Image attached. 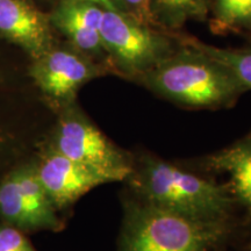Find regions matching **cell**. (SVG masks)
<instances>
[{"label":"cell","instance_id":"1","mask_svg":"<svg viewBox=\"0 0 251 251\" xmlns=\"http://www.w3.org/2000/svg\"><path fill=\"white\" fill-rule=\"evenodd\" d=\"M124 211L117 251H226L237 236L233 218H188L136 198Z\"/></svg>","mask_w":251,"mask_h":251},{"label":"cell","instance_id":"2","mask_svg":"<svg viewBox=\"0 0 251 251\" xmlns=\"http://www.w3.org/2000/svg\"><path fill=\"white\" fill-rule=\"evenodd\" d=\"M136 199L157 208L194 219H230L236 200L228 184H219L144 155L128 178Z\"/></svg>","mask_w":251,"mask_h":251},{"label":"cell","instance_id":"3","mask_svg":"<svg viewBox=\"0 0 251 251\" xmlns=\"http://www.w3.org/2000/svg\"><path fill=\"white\" fill-rule=\"evenodd\" d=\"M136 81L159 97L192 108L228 107L247 92L224 65L190 41Z\"/></svg>","mask_w":251,"mask_h":251},{"label":"cell","instance_id":"4","mask_svg":"<svg viewBox=\"0 0 251 251\" xmlns=\"http://www.w3.org/2000/svg\"><path fill=\"white\" fill-rule=\"evenodd\" d=\"M100 35L109 65L134 80L179 48L165 33L119 11H103Z\"/></svg>","mask_w":251,"mask_h":251},{"label":"cell","instance_id":"5","mask_svg":"<svg viewBox=\"0 0 251 251\" xmlns=\"http://www.w3.org/2000/svg\"><path fill=\"white\" fill-rule=\"evenodd\" d=\"M72 161L106 175L112 181L129 178L134 161L115 146L75 102L62 107L50 146Z\"/></svg>","mask_w":251,"mask_h":251},{"label":"cell","instance_id":"6","mask_svg":"<svg viewBox=\"0 0 251 251\" xmlns=\"http://www.w3.org/2000/svg\"><path fill=\"white\" fill-rule=\"evenodd\" d=\"M103 71L77 49L50 48L35 58L30 75L46 97L59 107L75 102L79 89Z\"/></svg>","mask_w":251,"mask_h":251},{"label":"cell","instance_id":"7","mask_svg":"<svg viewBox=\"0 0 251 251\" xmlns=\"http://www.w3.org/2000/svg\"><path fill=\"white\" fill-rule=\"evenodd\" d=\"M35 169L56 209L72 205L99 185L113 183L106 175L72 161L51 147L43 153Z\"/></svg>","mask_w":251,"mask_h":251},{"label":"cell","instance_id":"8","mask_svg":"<svg viewBox=\"0 0 251 251\" xmlns=\"http://www.w3.org/2000/svg\"><path fill=\"white\" fill-rule=\"evenodd\" d=\"M0 34L34 58L52 48L50 19L25 0H0Z\"/></svg>","mask_w":251,"mask_h":251},{"label":"cell","instance_id":"9","mask_svg":"<svg viewBox=\"0 0 251 251\" xmlns=\"http://www.w3.org/2000/svg\"><path fill=\"white\" fill-rule=\"evenodd\" d=\"M103 11L85 0H62L50 17V23L70 40L75 49L89 57L105 56L107 59L100 35Z\"/></svg>","mask_w":251,"mask_h":251},{"label":"cell","instance_id":"10","mask_svg":"<svg viewBox=\"0 0 251 251\" xmlns=\"http://www.w3.org/2000/svg\"><path fill=\"white\" fill-rule=\"evenodd\" d=\"M209 169L229 175L228 186L237 206L251 218V131L236 142L207 157Z\"/></svg>","mask_w":251,"mask_h":251},{"label":"cell","instance_id":"11","mask_svg":"<svg viewBox=\"0 0 251 251\" xmlns=\"http://www.w3.org/2000/svg\"><path fill=\"white\" fill-rule=\"evenodd\" d=\"M15 180L28 205L39 220L42 230L59 231L63 222L56 213V207L47 194L37 177L35 165H26L13 172Z\"/></svg>","mask_w":251,"mask_h":251},{"label":"cell","instance_id":"12","mask_svg":"<svg viewBox=\"0 0 251 251\" xmlns=\"http://www.w3.org/2000/svg\"><path fill=\"white\" fill-rule=\"evenodd\" d=\"M212 0H151L155 27L178 30L188 21H205L211 12Z\"/></svg>","mask_w":251,"mask_h":251},{"label":"cell","instance_id":"13","mask_svg":"<svg viewBox=\"0 0 251 251\" xmlns=\"http://www.w3.org/2000/svg\"><path fill=\"white\" fill-rule=\"evenodd\" d=\"M0 215L21 230H42L39 220L19 190L13 172L0 183Z\"/></svg>","mask_w":251,"mask_h":251},{"label":"cell","instance_id":"14","mask_svg":"<svg viewBox=\"0 0 251 251\" xmlns=\"http://www.w3.org/2000/svg\"><path fill=\"white\" fill-rule=\"evenodd\" d=\"M209 13L215 33L251 31V0H212Z\"/></svg>","mask_w":251,"mask_h":251},{"label":"cell","instance_id":"15","mask_svg":"<svg viewBox=\"0 0 251 251\" xmlns=\"http://www.w3.org/2000/svg\"><path fill=\"white\" fill-rule=\"evenodd\" d=\"M190 42L207 56L224 65L247 91L251 90V48L226 49L194 40Z\"/></svg>","mask_w":251,"mask_h":251},{"label":"cell","instance_id":"16","mask_svg":"<svg viewBox=\"0 0 251 251\" xmlns=\"http://www.w3.org/2000/svg\"><path fill=\"white\" fill-rule=\"evenodd\" d=\"M0 251H36L15 227H0Z\"/></svg>","mask_w":251,"mask_h":251},{"label":"cell","instance_id":"17","mask_svg":"<svg viewBox=\"0 0 251 251\" xmlns=\"http://www.w3.org/2000/svg\"><path fill=\"white\" fill-rule=\"evenodd\" d=\"M125 13L140 23L155 27L151 14V0H121Z\"/></svg>","mask_w":251,"mask_h":251},{"label":"cell","instance_id":"18","mask_svg":"<svg viewBox=\"0 0 251 251\" xmlns=\"http://www.w3.org/2000/svg\"><path fill=\"white\" fill-rule=\"evenodd\" d=\"M85 1L93 2V4L100 6L105 11L125 12L124 7H122L121 0H85Z\"/></svg>","mask_w":251,"mask_h":251},{"label":"cell","instance_id":"19","mask_svg":"<svg viewBox=\"0 0 251 251\" xmlns=\"http://www.w3.org/2000/svg\"><path fill=\"white\" fill-rule=\"evenodd\" d=\"M248 251H251V241L249 242V244H248Z\"/></svg>","mask_w":251,"mask_h":251}]
</instances>
